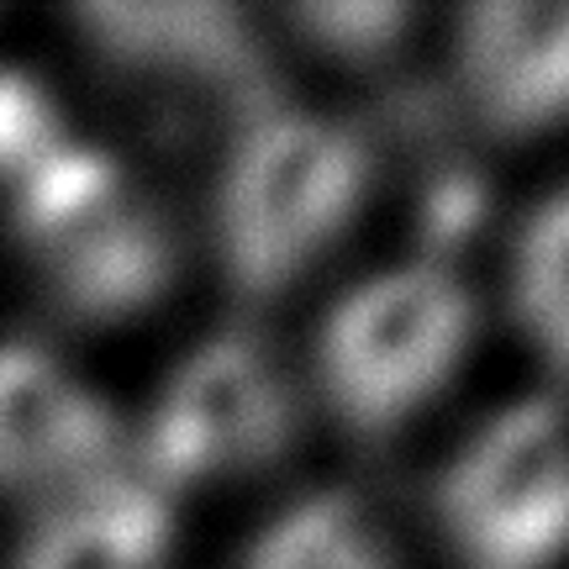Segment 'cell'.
<instances>
[{"label":"cell","instance_id":"cell-1","mask_svg":"<svg viewBox=\"0 0 569 569\" xmlns=\"http://www.w3.org/2000/svg\"><path fill=\"white\" fill-rule=\"evenodd\" d=\"M365 142L338 122L269 106L243 127L222 174L217 243L238 301H269L348 227L365 196Z\"/></svg>","mask_w":569,"mask_h":569},{"label":"cell","instance_id":"cell-2","mask_svg":"<svg viewBox=\"0 0 569 569\" xmlns=\"http://www.w3.org/2000/svg\"><path fill=\"white\" fill-rule=\"evenodd\" d=\"M475 306L443 264H411L359 284L322 327L317 386L359 443H386L465 359Z\"/></svg>","mask_w":569,"mask_h":569},{"label":"cell","instance_id":"cell-3","mask_svg":"<svg viewBox=\"0 0 569 569\" xmlns=\"http://www.w3.org/2000/svg\"><path fill=\"white\" fill-rule=\"evenodd\" d=\"M469 569H549L569 549V427L553 401L490 417L438 486Z\"/></svg>","mask_w":569,"mask_h":569},{"label":"cell","instance_id":"cell-4","mask_svg":"<svg viewBox=\"0 0 569 569\" xmlns=\"http://www.w3.org/2000/svg\"><path fill=\"white\" fill-rule=\"evenodd\" d=\"M290 443V396L269 353L227 332L190 353L148 427V486H196L211 475H253Z\"/></svg>","mask_w":569,"mask_h":569},{"label":"cell","instance_id":"cell-5","mask_svg":"<svg viewBox=\"0 0 569 569\" xmlns=\"http://www.w3.org/2000/svg\"><path fill=\"white\" fill-rule=\"evenodd\" d=\"M465 101L496 138H532L569 117V6L490 0L459 17Z\"/></svg>","mask_w":569,"mask_h":569},{"label":"cell","instance_id":"cell-6","mask_svg":"<svg viewBox=\"0 0 569 569\" xmlns=\"http://www.w3.org/2000/svg\"><path fill=\"white\" fill-rule=\"evenodd\" d=\"M80 27L122 69L184 80L243 111V122L269 111L264 48L227 6H90Z\"/></svg>","mask_w":569,"mask_h":569},{"label":"cell","instance_id":"cell-7","mask_svg":"<svg viewBox=\"0 0 569 569\" xmlns=\"http://www.w3.org/2000/svg\"><path fill=\"white\" fill-rule=\"evenodd\" d=\"M117 453V427L48 353L0 348V486H96Z\"/></svg>","mask_w":569,"mask_h":569},{"label":"cell","instance_id":"cell-8","mask_svg":"<svg viewBox=\"0 0 569 569\" xmlns=\"http://www.w3.org/2000/svg\"><path fill=\"white\" fill-rule=\"evenodd\" d=\"M53 296L69 317L117 322L153 306L174 280V238L169 227L132 196L84 217L63 238L38 248Z\"/></svg>","mask_w":569,"mask_h":569},{"label":"cell","instance_id":"cell-9","mask_svg":"<svg viewBox=\"0 0 569 569\" xmlns=\"http://www.w3.org/2000/svg\"><path fill=\"white\" fill-rule=\"evenodd\" d=\"M169 507L148 480H96L53 511L21 553V569H159Z\"/></svg>","mask_w":569,"mask_h":569},{"label":"cell","instance_id":"cell-10","mask_svg":"<svg viewBox=\"0 0 569 569\" xmlns=\"http://www.w3.org/2000/svg\"><path fill=\"white\" fill-rule=\"evenodd\" d=\"M248 569H390V553L353 496H311L253 543Z\"/></svg>","mask_w":569,"mask_h":569},{"label":"cell","instance_id":"cell-11","mask_svg":"<svg viewBox=\"0 0 569 569\" xmlns=\"http://www.w3.org/2000/svg\"><path fill=\"white\" fill-rule=\"evenodd\" d=\"M511 301L528 338L569 375V196L549 201L522 232Z\"/></svg>","mask_w":569,"mask_h":569},{"label":"cell","instance_id":"cell-12","mask_svg":"<svg viewBox=\"0 0 569 569\" xmlns=\"http://www.w3.org/2000/svg\"><path fill=\"white\" fill-rule=\"evenodd\" d=\"M290 27L332 59L380 63L411 27V11L390 0H317V6H296Z\"/></svg>","mask_w":569,"mask_h":569},{"label":"cell","instance_id":"cell-13","mask_svg":"<svg viewBox=\"0 0 569 569\" xmlns=\"http://www.w3.org/2000/svg\"><path fill=\"white\" fill-rule=\"evenodd\" d=\"M59 148V111L48 90L21 69H0V180L21 184Z\"/></svg>","mask_w":569,"mask_h":569},{"label":"cell","instance_id":"cell-14","mask_svg":"<svg viewBox=\"0 0 569 569\" xmlns=\"http://www.w3.org/2000/svg\"><path fill=\"white\" fill-rule=\"evenodd\" d=\"M486 211V190L469 169H443L438 180L427 184L422 196V243L427 253H448L469 238V227L480 222Z\"/></svg>","mask_w":569,"mask_h":569}]
</instances>
